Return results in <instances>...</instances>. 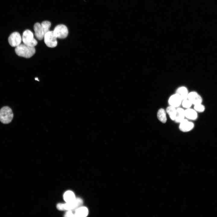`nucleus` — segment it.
<instances>
[{
	"instance_id": "f3484780",
	"label": "nucleus",
	"mask_w": 217,
	"mask_h": 217,
	"mask_svg": "<svg viewBox=\"0 0 217 217\" xmlns=\"http://www.w3.org/2000/svg\"><path fill=\"white\" fill-rule=\"evenodd\" d=\"M176 108L171 106H168L166 109V112L169 115L170 119L172 121H174L175 119L176 115Z\"/></svg>"
},
{
	"instance_id": "39448f33",
	"label": "nucleus",
	"mask_w": 217,
	"mask_h": 217,
	"mask_svg": "<svg viewBox=\"0 0 217 217\" xmlns=\"http://www.w3.org/2000/svg\"><path fill=\"white\" fill-rule=\"evenodd\" d=\"M54 35L57 38L64 39L66 38L68 33V30L67 27L62 24L56 26L53 31Z\"/></svg>"
},
{
	"instance_id": "7ed1b4c3",
	"label": "nucleus",
	"mask_w": 217,
	"mask_h": 217,
	"mask_svg": "<svg viewBox=\"0 0 217 217\" xmlns=\"http://www.w3.org/2000/svg\"><path fill=\"white\" fill-rule=\"evenodd\" d=\"M22 39L24 43L28 46L34 47L37 44L36 40L34 37L33 33L29 30L24 32Z\"/></svg>"
},
{
	"instance_id": "ddd939ff",
	"label": "nucleus",
	"mask_w": 217,
	"mask_h": 217,
	"mask_svg": "<svg viewBox=\"0 0 217 217\" xmlns=\"http://www.w3.org/2000/svg\"><path fill=\"white\" fill-rule=\"evenodd\" d=\"M89 211L87 208L81 206L78 208L74 212L75 217H85L87 216Z\"/></svg>"
},
{
	"instance_id": "f8f14e48",
	"label": "nucleus",
	"mask_w": 217,
	"mask_h": 217,
	"mask_svg": "<svg viewBox=\"0 0 217 217\" xmlns=\"http://www.w3.org/2000/svg\"><path fill=\"white\" fill-rule=\"evenodd\" d=\"M185 118V110L181 108H177L174 121L176 123H180Z\"/></svg>"
},
{
	"instance_id": "412c9836",
	"label": "nucleus",
	"mask_w": 217,
	"mask_h": 217,
	"mask_svg": "<svg viewBox=\"0 0 217 217\" xmlns=\"http://www.w3.org/2000/svg\"><path fill=\"white\" fill-rule=\"evenodd\" d=\"M64 216L68 217H75L74 213L71 210H67V211L64 215Z\"/></svg>"
},
{
	"instance_id": "4be33fe9",
	"label": "nucleus",
	"mask_w": 217,
	"mask_h": 217,
	"mask_svg": "<svg viewBox=\"0 0 217 217\" xmlns=\"http://www.w3.org/2000/svg\"><path fill=\"white\" fill-rule=\"evenodd\" d=\"M56 207L57 209L61 211L64 210V209L63 207V203H58L56 206Z\"/></svg>"
},
{
	"instance_id": "f03ea898",
	"label": "nucleus",
	"mask_w": 217,
	"mask_h": 217,
	"mask_svg": "<svg viewBox=\"0 0 217 217\" xmlns=\"http://www.w3.org/2000/svg\"><path fill=\"white\" fill-rule=\"evenodd\" d=\"M13 117L11 109L9 107L4 106L0 110V121L3 124L11 122Z\"/></svg>"
},
{
	"instance_id": "9d476101",
	"label": "nucleus",
	"mask_w": 217,
	"mask_h": 217,
	"mask_svg": "<svg viewBox=\"0 0 217 217\" xmlns=\"http://www.w3.org/2000/svg\"><path fill=\"white\" fill-rule=\"evenodd\" d=\"M33 29L36 38L39 40H42L44 38L45 33L41 24L39 23H35L34 25Z\"/></svg>"
},
{
	"instance_id": "dca6fc26",
	"label": "nucleus",
	"mask_w": 217,
	"mask_h": 217,
	"mask_svg": "<svg viewBox=\"0 0 217 217\" xmlns=\"http://www.w3.org/2000/svg\"><path fill=\"white\" fill-rule=\"evenodd\" d=\"M157 117L158 120L162 123H165L167 121L166 112L163 108L159 109L157 113Z\"/></svg>"
},
{
	"instance_id": "aec40b11",
	"label": "nucleus",
	"mask_w": 217,
	"mask_h": 217,
	"mask_svg": "<svg viewBox=\"0 0 217 217\" xmlns=\"http://www.w3.org/2000/svg\"><path fill=\"white\" fill-rule=\"evenodd\" d=\"M181 105L183 107L187 109L190 108L192 104L187 99L182 101Z\"/></svg>"
},
{
	"instance_id": "6ab92c4d",
	"label": "nucleus",
	"mask_w": 217,
	"mask_h": 217,
	"mask_svg": "<svg viewBox=\"0 0 217 217\" xmlns=\"http://www.w3.org/2000/svg\"><path fill=\"white\" fill-rule=\"evenodd\" d=\"M194 109L197 112H202L205 110L204 106L202 103L194 105Z\"/></svg>"
},
{
	"instance_id": "4468645a",
	"label": "nucleus",
	"mask_w": 217,
	"mask_h": 217,
	"mask_svg": "<svg viewBox=\"0 0 217 217\" xmlns=\"http://www.w3.org/2000/svg\"><path fill=\"white\" fill-rule=\"evenodd\" d=\"M63 198L66 203L74 201L76 198L74 193L71 190L66 191L63 195Z\"/></svg>"
},
{
	"instance_id": "423d86ee",
	"label": "nucleus",
	"mask_w": 217,
	"mask_h": 217,
	"mask_svg": "<svg viewBox=\"0 0 217 217\" xmlns=\"http://www.w3.org/2000/svg\"><path fill=\"white\" fill-rule=\"evenodd\" d=\"M22 38L20 34L17 32L12 33L9 36L8 42L12 47H17L20 44Z\"/></svg>"
},
{
	"instance_id": "1a4fd4ad",
	"label": "nucleus",
	"mask_w": 217,
	"mask_h": 217,
	"mask_svg": "<svg viewBox=\"0 0 217 217\" xmlns=\"http://www.w3.org/2000/svg\"><path fill=\"white\" fill-rule=\"evenodd\" d=\"M187 99L194 105L202 103V99L197 92H192L188 93Z\"/></svg>"
},
{
	"instance_id": "2eb2a0df",
	"label": "nucleus",
	"mask_w": 217,
	"mask_h": 217,
	"mask_svg": "<svg viewBox=\"0 0 217 217\" xmlns=\"http://www.w3.org/2000/svg\"><path fill=\"white\" fill-rule=\"evenodd\" d=\"M176 93L179 96L182 100L187 99L188 93L187 90L185 87L179 88L176 91Z\"/></svg>"
},
{
	"instance_id": "20e7f679",
	"label": "nucleus",
	"mask_w": 217,
	"mask_h": 217,
	"mask_svg": "<svg viewBox=\"0 0 217 217\" xmlns=\"http://www.w3.org/2000/svg\"><path fill=\"white\" fill-rule=\"evenodd\" d=\"M44 41L48 47L54 48L57 45V38L54 35L53 31H49L44 35Z\"/></svg>"
},
{
	"instance_id": "0eeeda50",
	"label": "nucleus",
	"mask_w": 217,
	"mask_h": 217,
	"mask_svg": "<svg viewBox=\"0 0 217 217\" xmlns=\"http://www.w3.org/2000/svg\"><path fill=\"white\" fill-rule=\"evenodd\" d=\"M179 129L184 132H189L192 130L194 127V124L187 119L185 118L179 123Z\"/></svg>"
},
{
	"instance_id": "9b49d317",
	"label": "nucleus",
	"mask_w": 217,
	"mask_h": 217,
	"mask_svg": "<svg viewBox=\"0 0 217 217\" xmlns=\"http://www.w3.org/2000/svg\"><path fill=\"white\" fill-rule=\"evenodd\" d=\"M185 115L186 119L191 120H196L198 117L197 112L190 108L185 110Z\"/></svg>"
},
{
	"instance_id": "a211bd4d",
	"label": "nucleus",
	"mask_w": 217,
	"mask_h": 217,
	"mask_svg": "<svg viewBox=\"0 0 217 217\" xmlns=\"http://www.w3.org/2000/svg\"><path fill=\"white\" fill-rule=\"evenodd\" d=\"M41 25L45 34L50 31L49 29L51 26V23L50 21L47 20L43 21Z\"/></svg>"
},
{
	"instance_id": "f257e3e1",
	"label": "nucleus",
	"mask_w": 217,
	"mask_h": 217,
	"mask_svg": "<svg viewBox=\"0 0 217 217\" xmlns=\"http://www.w3.org/2000/svg\"><path fill=\"white\" fill-rule=\"evenodd\" d=\"M15 51L18 56L29 58L34 54L36 50L34 47L30 46L24 44H20L16 47Z\"/></svg>"
},
{
	"instance_id": "5701e85b",
	"label": "nucleus",
	"mask_w": 217,
	"mask_h": 217,
	"mask_svg": "<svg viewBox=\"0 0 217 217\" xmlns=\"http://www.w3.org/2000/svg\"><path fill=\"white\" fill-rule=\"evenodd\" d=\"M35 80H38V81H39V80H38V79L37 78H36L35 79Z\"/></svg>"
},
{
	"instance_id": "6e6552de",
	"label": "nucleus",
	"mask_w": 217,
	"mask_h": 217,
	"mask_svg": "<svg viewBox=\"0 0 217 217\" xmlns=\"http://www.w3.org/2000/svg\"><path fill=\"white\" fill-rule=\"evenodd\" d=\"M182 100L177 94L171 95L169 98L168 103L169 106L176 108L179 107L181 104Z\"/></svg>"
}]
</instances>
